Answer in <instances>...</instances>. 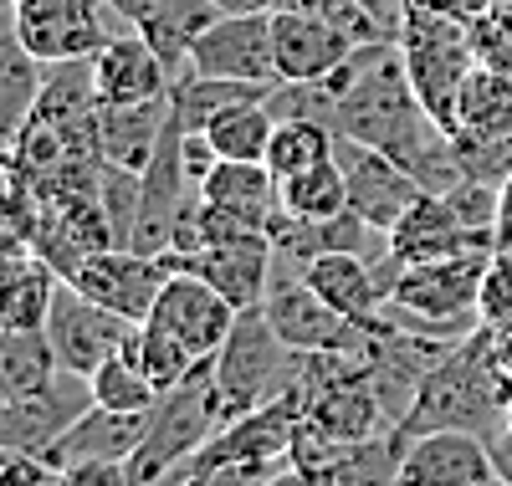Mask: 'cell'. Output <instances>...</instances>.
<instances>
[{
    "mask_svg": "<svg viewBox=\"0 0 512 486\" xmlns=\"http://www.w3.org/2000/svg\"><path fill=\"white\" fill-rule=\"evenodd\" d=\"M497 251V246H492ZM492 251H461V256H441V261H415L400 267L395 287H390V323L395 328H415V333H441V338H466L477 333V292L487 277Z\"/></svg>",
    "mask_w": 512,
    "mask_h": 486,
    "instance_id": "3",
    "label": "cell"
},
{
    "mask_svg": "<svg viewBox=\"0 0 512 486\" xmlns=\"http://www.w3.org/2000/svg\"><path fill=\"white\" fill-rule=\"evenodd\" d=\"M93 87H98V103H154V98H169L175 67L139 31H128V36H113L93 57Z\"/></svg>",
    "mask_w": 512,
    "mask_h": 486,
    "instance_id": "18",
    "label": "cell"
},
{
    "mask_svg": "<svg viewBox=\"0 0 512 486\" xmlns=\"http://www.w3.org/2000/svg\"><path fill=\"white\" fill-rule=\"evenodd\" d=\"M93 405H98V400H93V384L82 379V374H72V369H57V379H52L47 389L26 394V400L0 405V446L47 456Z\"/></svg>",
    "mask_w": 512,
    "mask_h": 486,
    "instance_id": "13",
    "label": "cell"
},
{
    "mask_svg": "<svg viewBox=\"0 0 512 486\" xmlns=\"http://www.w3.org/2000/svg\"><path fill=\"white\" fill-rule=\"evenodd\" d=\"M200 190L210 205L251 220V226H272V215L282 210V185L267 169V159H221Z\"/></svg>",
    "mask_w": 512,
    "mask_h": 486,
    "instance_id": "25",
    "label": "cell"
},
{
    "mask_svg": "<svg viewBox=\"0 0 512 486\" xmlns=\"http://www.w3.org/2000/svg\"><path fill=\"white\" fill-rule=\"evenodd\" d=\"M98 205H103V220H108L113 246L134 251L139 210H144V169H128V164L103 159V169H98Z\"/></svg>",
    "mask_w": 512,
    "mask_h": 486,
    "instance_id": "33",
    "label": "cell"
},
{
    "mask_svg": "<svg viewBox=\"0 0 512 486\" xmlns=\"http://www.w3.org/2000/svg\"><path fill=\"white\" fill-rule=\"evenodd\" d=\"M57 486H134V476H128V461H82L57 471Z\"/></svg>",
    "mask_w": 512,
    "mask_h": 486,
    "instance_id": "37",
    "label": "cell"
},
{
    "mask_svg": "<svg viewBox=\"0 0 512 486\" xmlns=\"http://www.w3.org/2000/svg\"><path fill=\"white\" fill-rule=\"evenodd\" d=\"M359 11L390 36V41H400V31H405V16H410V0H359Z\"/></svg>",
    "mask_w": 512,
    "mask_h": 486,
    "instance_id": "39",
    "label": "cell"
},
{
    "mask_svg": "<svg viewBox=\"0 0 512 486\" xmlns=\"http://www.w3.org/2000/svg\"><path fill=\"white\" fill-rule=\"evenodd\" d=\"M333 159L344 164V180H349V210L354 215H364L374 231H384L390 236L400 220H405V210L425 195L420 190V180L405 169V164H395L384 149H374V144H359V139H344L338 134V144H333Z\"/></svg>",
    "mask_w": 512,
    "mask_h": 486,
    "instance_id": "10",
    "label": "cell"
},
{
    "mask_svg": "<svg viewBox=\"0 0 512 486\" xmlns=\"http://www.w3.org/2000/svg\"><path fill=\"white\" fill-rule=\"evenodd\" d=\"M272 47H277L282 82H328L364 41H354L344 26L318 16V11L282 6V11H272Z\"/></svg>",
    "mask_w": 512,
    "mask_h": 486,
    "instance_id": "14",
    "label": "cell"
},
{
    "mask_svg": "<svg viewBox=\"0 0 512 486\" xmlns=\"http://www.w3.org/2000/svg\"><path fill=\"white\" fill-rule=\"evenodd\" d=\"M384 246H390L400 267H415V261H441V256H461V251H492L497 241L482 231H466L441 195H420L405 210L400 226L384 236Z\"/></svg>",
    "mask_w": 512,
    "mask_h": 486,
    "instance_id": "19",
    "label": "cell"
},
{
    "mask_svg": "<svg viewBox=\"0 0 512 486\" xmlns=\"http://www.w3.org/2000/svg\"><path fill=\"white\" fill-rule=\"evenodd\" d=\"M169 128V98L154 103H98V149L113 164L144 169Z\"/></svg>",
    "mask_w": 512,
    "mask_h": 486,
    "instance_id": "24",
    "label": "cell"
},
{
    "mask_svg": "<svg viewBox=\"0 0 512 486\" xmlns=\"http://www.w3.org/2000/svg\"><path fill=\"white\" fill-rule=\"evenodd\" d=\"M308 287L333 307V313H344L354 328L364 333H384L390 328V313H384V292H379V277L364 256L354 251H328V256H313L308 267H303Z\"/></svg>",
    "mask_w": 512,
    "mask_h": 486,
    "instance_id": "17",
    "label": "cell"
},
{
    "mask_svg": "<svg viewBox=\"0 0 512 486\" xmlns=\"http://www.w3.org/2000/svg\"><path fill=\"white\" fill-rule=\"evenodd\" d=\"M477 318L487 328L512 323V251H502V246L487 261V277H482V292H477Z\"/></svg>",
    "mask_w": 512,
    "mask_h": 486,
    "instance_id": "34",
    "label": "cell"
},
{
    "mask_svg": "<svg viewBox=\"0 0 512 486\" xmlns=\"http://www.w3.org/2000/svg\"><path fill=\"white\" fill-rule=\"evenodd\" d=\"M221 425H226V410H221V394H216V374H210V364H200L190 379L164 389L159 405L149 410L139 451L128 456L134 486H175Z\"/></svg>",
    "mask_w": 512,
    "mask_h": 486,
    "instance_id": "1",
    "label": "cell"
},
{
    "mask_svg": "<svg viewBox=\"0 0 512 486\" xmlns=\"http://www.w3.org/2000/svg\"><path fill=\"white\" fill-rule=\"evenodd\" d=\"M472 41H477V57H482L487 67L512 72V11H507V16H487V21H477Z\"/></svg>",
    "mask_w": 512,
    "mask_h": 486,
    "instance_id": "36",
    "label": "cell"
},
{
    "mask_svg": "<svg viewBox=\"0 0 512 486\" xmlns=\"http://www.w3.org/2000/svg\"><path fill=\"white\" fill-rule=\"evenodd\" d=\"M277 134V113L267 108V98L256 103H236L221 118L205 123V139L216 144L221 159H267V144Z\"/></svg>",
    "mask_w": 512,
    "mask_h": 486,
    "instance_id": "29",
    "label": "cell"
},
{
    "mask_svg": "<svg viewBox=\"0 0 512 486\" xmlns=\"http://www.w3.org/2000/svg\"><path fill=\"white\" fill-rule=\"evenodd\" d=\"M502 420H507V400H502L492 364H487V328H477L446 364H436L420 379L415 400H410V410L395 430H400V440L425 435V430H477V435H487Z\"/></svg>",
    "mask_w": 512,
    "mask_h": 486,
    "instance_id": "2",
    "label": "cell"
},
{
    "mask_svg": "<svg viewBox=\"0 0 512 486\" xmlns=\"http://www.w3.org/2000/svg\"><path fill=\"white\" fill-rule=\"evenodd\" d=\"M323 440H333V446H354V440H369V435H384V430H395L390 410H384L379 400V389L369 374H354V379H338L328 384L318 400L308 405L303 415Z\"/></svg>",
    "mask_w": 512,
    "mask_h": 486,
    "instance_id": "21",
    "label": "cell"
},
{
    "mask_svg": "<svg viewBox=\"0 0 512 486\" xmlns=\"http://www.w3.org/2000/svg\"><path fill=\"white\" fill-rule=\"evenodd\" d=\"M400 52H405V67H410V82H415L420 103L451 128L461 82L482 62L472 31H466L461 21H451V16H441V11H425V16L410 11L405 31H400Z\"/></svg>",
    "mask_w": 512,
    "mask_h": 486,
    "instance_id": "5",
    "label": "cell"
},
{
    "mask_svg": "<svg viewBox=\"0 0 512 486\" xmlns=\"http://www.w3.org/2000/svg\"><path fill=\"white\" fill-rule=\"evenodd\" d=\"M262 313L272 318V328L282 333V343L292 353H369L374 333L354 328L344 313L308 287V277L277 261L272 267V282H267V297H262Z\"/></svg>",
    "mask_w": 512,
    "mask_h": 486,
    "instance_id": "6",
    "label": "cell"
},
{
    "mask_svg": "<svg viewBox=\"0 0 512 486\" xmlns=\"http://www.w3.org/2000/svg\"><path fill=\"white\" fill-rule=\"evenodd\" d=\"M451 134L466 154V174H472V159H482L512 139V72H497L487 62L472 67V77L456 93Z\"/></svg>",
    "mask_w": 512,
    "mask_h": 486,
    "instance_id": "16",
    "label": "cell"
},
{
    "mask_svg": "<svg viewBox=\"0 0 512 486\" xmlns=\"http://www.w3.org/2000/svg\"><path fill=\"white\" fill-rule=\"evenodd\" d=\"M108 16H118L113 0H16V26L41 62L98 57L113 41Z\"/></svg>",
    "mask_w": 512,
    "mask_h": 486,
    "instance_id": "9",
    "label": "cell"
},
{
    "mask_svg": "<svg viewBox=\"0 0 512 486\" xmlns=\"http://www.w3.org/2000/svg\"><path fill=\"white\" fill-rule=\"evenodd\" d=\"M139 323H128L118 313H108L103 302H93L88 292H82L77 282H57L52 292V307H47V338L57 348V364L72 369L88 379L103 359H113V353L128 343V333H134Z\"/></svg>",
    "mask_w": 512,
    "mask_h": 486,
    "instance_id": "8",
    "label": "cell"
},
{
    "mask_svg": "<svg viewBox=\"0 0 512 486\" xmlns=\"http://www.w3.org/2000/svg\"><path fill=\"white\" fill-rule=\"evenodd\" d=\"M88 384H93V400L108 405V410L149 415V410L159 405V384L144 374V364L134 359V353H128V343L113 353V359H103V364L88 374Z\"/></svg>",
    "mask_w": 512,
    "mask_h": 486,
    "instance_id": "31",
    "label": "cell"
},
{
    "mask_svg": "<svg viewBox=\"0 0 512 486\" xmlns=\"http://www.w3.org/2000/svg\"><path fill=\"white\" fill-rule=\"evenodd\" d=\"M492 476L487 440L477 430H425L405 440L395 486H477Z\"/></svg>",
    "mask_w": 512,
    "mask_h": 486,
    "instance_id": "15",
    "label": "cell"
},
{
    "mask_svg": "<svg viewBox=\"0 0 512 486\" xmlns=\"http://www.w3.org/2000/svg\"><path fill=\"white\" fill-rule=\"evenodd\" d=\"M292 359L297 353L282 343V333L272 328V318L262 313V307L236 313L231 338L221 343L216 359H210L226 420L251 415V410H262L267 400H277V394L287 389V379H292Z\"/></svg>",
    "mask_w": 512,
    "mask_h": 486,
    "instance_id": "4",
    "label": "cell"
},
{
    "mask_svg": "<svg viewBox=\"0 0 512 486\" xmlns=\"http://www.w3.org/2000/svg\"><path fill=\"white\" fill-rule=\"evenodd\" d=\"M113 11H118V21L134 26L175 72L190 62V47L200 41V31L210 21H221L216 0H113Z\"/></svg>",
    "mask_w": 512,
    "mask_h": 486,
    "instance_id": "20",
    "label": "cell"
},
{
    "mask_svg": "<svg viewBox=\"0 0 512 486\" xmlns=\"http://www.w3.org/2000/svg\"><path fill=\"white\" fill-rule=\"evenodd\" d=\"M144 328H154L159 338H169L190 364H210L221 353V343L236 328V307L195 272H175L164 282L154 313L144 318Z\"/></svg>",
    "mask_w": 512,
    "mask_h": 486,
    "instance_id": "7",
    "label": "cell"
},
{
    "mask_svg": "<svg viewBox=\"0 0 512 486\" xmlns=\"http://www.w3.org/2000/svg\"><path fill=\"white\" fill-rule=\"evenodd\" d=\"M175 277L164 256H144V251H128V246H103L93 251L82 267L67 277L88 292L93 302H103L108 313L128 318V323H144L154 313V302L164 292V282Z\"/></svg>",
    "mask_w": 512,
    "mask_h": 486,
    "instance_id": "11",
    "label": "cell"
},
{
    "mask_svg": "<svg viewBox=\"0 0 512 486\" xmlns=\"http://www.w3.org/2000/svg\"><path fill=\"white\" fill-rule=\"evenodd\" d=\"M267 93H272V87H262V82L205 77L195 67H180L175 72V87H169V123H175L180 134H205L210 118H221L236 103H256V98H267Z\"/></svg>",
    "mask_w": 512,
    "mask_h": 486,
    "instance_id": "26",
    "label": "cell"
},
{
    "mask_svg": "<svg viewBox=\"0 0 512 486\" xmlns=\"http://www.w3.org/2000/svg\"><path fill=\"white\" fill-rule=\"evenodd\" d=\"M57 348L47 328H0V405L26 400L57 379Z\"/></svg>",
    "mask_w": 512,
    "mask_h": 486,
    "instance_id": "27",
    "label": "cell"
},
{
    "mask_svg": "<svg viewBox=\"0 0 512 486\" xmlns=\"http://www.w3.org/2000/svg\"><path fill=\"white\" fill-rule=\"evenodd\" d=\"M41 87H47V72H41V57L26 47L11 6L0 11V144H16L26 118L36 113Z\"/></svg>",
    "mask_w": 512,
    "mask_h": 486,
    "instance_id": "22",
    "label": "cell"
},
{
    "mask_svg": "<svg viewBox=\"0 0 512 486\" xmlns=\"http://www.w3.org/2000/svg\"><path fill=\"white\" fill-rule=\"evenodd\" d=\"M507 420H512V405H507Z\"/></svg>",
    "mask_w": 512,
    "mask_h": 486,
    "instance_id": "44",
    "label": "cell"
},
{
    "mask_svg": "<svg viewBox=\"0 0 512 486\" xmlns=\"http://www.w3.org/2000/svg\"><path fill=\"white\" fill-rule=\"evenodd\" d=\"M477 486H512V481H502V476H492V481H477Z\"/></svg>",
    "mask_w": 512,
    "mask_h": 486,
    "instance_id": "43",
    "label": "cell"
},
{
    "mask_svg": "<svg viewBox=\"0 0 512 486\" xmlns=\"http://www.w3.org/2000/svg\"><path fill=\"white\" fill-rule=\"evenodd\" d=\"M57 272L41 256H26L21 267H0V328H47V307L57 292Z\"/></svg>",
    "mask_w": 512,
    "mask_h": 486,
    "instance_id": "28",
    "label": "cell"
},
{
    "mask_svg": "<svg viewBox=\"0 0 512 486\" xmlns=\"http://www.w3.org/2000/svg\"><path fill=\"white\" fill-rule=\"evenodd\" d=\"M333 144H338L333 128L308 123V118H282L272 144H267V169L277 174V185H282V180H292V174H303V169L333 159Z\"/></svg>",
    "mask_w": 512,
    "mask_h": 486,
    "instance_id": "32",
    "label": "cell"
},
{
    "mask_svg": "<svg viewBox=\"0 0 512 486\" xmlns=\"http://www.w3.org/2000/svg\"><path fill=\"white\" fill-rule=\"evenodd\" d=\"M282 210L297 220H333L349 210V180H344V164L323 159L303 174L282 180Z\"/></svg>",
    "mask_w": 512,
    "mask_h": 486,
    "instance_id": "30",
    "label": "cell"
},
{
    "mask_svg": "<svg viewBox=\"0 0 512 486\" xmlns=\"http://www.w3.org/2000/svg\"><path fill=\"white\" fill-rule=\"evenodd\" d=\"M287 0H216L221 16H246V11H282Z\"/></svg>",
    "mask_w": 512,
    "mask_h": 486,
    "instance_id": "42",
    "label": "cell"
},
{
    "mask_svg": "<svg viewBox=\"0 0 512 486\" xmlns=\"http://www.w3.org/2000/svg\"><path fill=\"white\" fill-rule=\"evenodd\" d=\"M0 486H57V466L16 446H0Z\"/></svg>",
    "mask_w": 512,
    "mask_h": 486,
    "instance_id": "35",
    "label": "cell"
},
{
    "mask_svg": "<svg viewBox=\"0 0 512 486\" xmlns=\"http://www.w3.org/2000/svg\"><path fill=\"white\" fill-rule=\"evenodd\" d=\"M205 77H236V82H262L277 87V47H272V11H246V16H221L200 31L190 47V62Z\"/></svg>",
    "mask_w": 512,
    "mask_h": 486,
    "instance_id": "12",
    "label": "cell"
},
{
    "mask_svg": "<svg viewBox=\"0 0 512 486\" xmlns=\"http://www.w3.org/2000/svg\"><path fill=\"white\" fill-rule=\"evenodd\" d=\"M144 425L149 415H128V410H108V405H93L88 415H82L57 446L47 451V461L57 471L67 466H82V461H128L139 451L144 440Z\"/></svg>",
    "mask_w": 512,
    "mask_h": 486,
    "instance_id": "23",
    "label": "cell"
},
{
    "mask_svg": "<svg viewBox=\"0 0 512 486\" xmlns=\"http://www.w3.org/2000/svg\"><path fill=\"white\" fill-rule=\"evenodd\" d=\"M487 456H492V471L502 476V481H512V420H502V425H492L487 435Z\"/></svg>",
    "mask_w": 512,
    "mask_h": 486,
    "instance_id": "40",
    "label": "cell"
},
{
    "mask_svg": "<svg viewBox=\"0 0 512 486\" xmlns=\"http://www.w3.org/2000/svg\"><path fill=\"white\" fill-rule=\"evenodd\" d=\"M262 486H333V481H328V471H313V466H292V461H287V466H277V471H272Z\"/></svg>",
    "mask_w": 512,
    "mask_h": 486,
    "instance_id": "41",
    "label": "cell"
},
{
    "mask_svg": "<svg viewBox=\"0 0 512 486\" xmlns=\"http://www.w3.org/2000/svg\"><path fill=\"white\" fill-rule=\"evenodd\" d=\"M180 159H185V174H190L195 185H205V180H210V169L221 164L216 144H210L205 134H180Z\"/></svg>",
    "mask_w": 512,
    "mask_h": 486,
    "instance_id": "38",
    "label": "cell"
}]
</instances>
